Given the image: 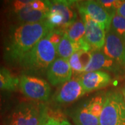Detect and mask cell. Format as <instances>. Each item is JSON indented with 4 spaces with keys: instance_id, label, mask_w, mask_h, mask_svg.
I'll return each instance as SVG.
<instances>
[{
    "instance_id": "6da1fadb",
    "label": "cell",
    "mask_w": 125,
    "mask_h": 125,
    "mask_svg": "<svg viewBox=\"0 0 125 125\" xmlns=\"http://www.w3.org/2000/svg\"><path fill=\"white\" fill-rule=\"evenodd\" d=\"M52 30L47 20L37 23H22L15 27L6 40V59L20 62L24 56Z\"/></svg>"
},
{
    "instance_id": "7a4b0ae2",
    "label": "cell",
    "mask_w": 125,
    "mask_h": 125,
    "mask_svg": "<svg viewBox=\"0 0 125 125\" xmlns=\"http://www.w3.org/2000/svg\"><path fill=\"white\" fill-rule=\"evenodd\" d=\"M47 34L24 56L20 62L23 67L29 70L40 72L47 70L54 62L57 56V46L50 41Z\"/></svg>"
},
{
    "instance_id": "3957f363",
    "label": "cell",
    "mask_w": 125,
    "mask_h": 125,
    "mask_svg": "<svg viewBox=\"0 0 125 125\" xmlns=\"http://www.w3.org/2000/svg\"><path fill=\"white\" fill-rule=\"evenodd\" d=\"M47 118V111L44 104L23 102L12 110L7 118V125H42Z\"/></svg>"
},
{
    "instance_id": "277c9868",
    "label": "cell",
    "mask_w": 125,
    "mask_h": 125,
    "mask_svg": "<svg viewBox=\"0 0 125 125\" xmlns=\"http://www.w3.org/2000/svg\"><path fill=\"white\" fill-rule=\"evenodd\" d=\"M100 125H125V100L122 94L110 92L104 97Z\"/></svg>"
},
{
    "instance_id": "5b68a950",
    "label": "cell",
    "mask_w": 125,
    "mask_h": 125,
    "mask_svg": "<svg viewBox=\"0 0 125 125\" xmlns=\"http://www.w3.org/2000/svg\"><path fill=\"white\" fill-rule=\"evenodd\" d=\"M19 88L25 97L33 101H47L51 93L50 85L46 81L27 74L20 78Z\"/></svg>"
},
{
    "instance_id": "8992f818",
    "label": "cell",
    "mask_w": 125,
    "mask_h": 125,
    "mask_svg": "<svg viewBox=\"0 0 125 125\" xmlns=\"http://www.w3.org/2000/svg\"><path fill=\"white\" fill-rule=\"evenodd\" d=\"M14 13L20 22L37 23L47 20L49 8L47 1L31 0L24 7Z\"/></svg>"
},
{
    "instance_id": "52a82bcc",
    "label": "cell",
    "mask_w": 125,
    "mask_h": 125,
    "mask_svg": "<svg viewBox=\"0 0 125 125\" xmlns=\"http://www.w3.org/2000/svg\"><path fill=\"white\" fill-rule=\"evenodd\" d=\"M76 2L80 13L88 15L93 20L99 23L105 31H108L110 30L112 19L115 13H111L108 11L98 1L90 0Z\"/></svg>"
},
{
    "instance_id": "ba28073f",
    "label": "cell",
    "mask_w": 125,
    "mask_h": 125,
    "mask_svg": "<svg viewBox=\"0 0 125 125\" xmlns=\"http://www.w3.org/2000/svg\"><path fill=\"white\" fill-rule=\"evenodd\" d=\"M103 52L118 65L125 67V39L111 29L107 31Z\"/></svg>"
},
{
    "instance_id": "9c48e42d",
    "label": "cell",
    "mask_w": 125,
    "mask_h": 125,
    "mask_svg": "<svg viewBox=\"0 0 125 125\" xmlns=\"http://www.w3.org/2000/svg\"><path fill=\"white\" fill-rule=\"evenodd\" d=\"M85 27V38L92 48L101 49L104 47L106 40V31L99 23L88 15L80 13Z\"/></svg>"
},
{
    "instance_id": "30bf717a",
    "label": "cell",
    "mask_w": 125,
    "mask_h": 125,
    "mask_svg": "<svg viewBox=\"0 0 125 125\" xmlns=\"http://www.w3.org/2000/svg\"><path fill=\"white\" fill-rule=\"evenodd\" d=\"M72 70L67 60L56 58L47 70V77L52 85L64 83L71 79Z\"/></svg>"
},
{
    "instance_id": "8fae6325",
    "label": "cell",
    "mask_w": 125,
    "mask_h": 125,
    "mask_svg": "<svg viewBox=\"0 0 125 125\" xmlns=\"http://www.w3.org/2000/svg\"><path fill=\"white\" fill-rule=\"evenodd\" d=\"M85 93L79 79H70L64 83L55 94L54 99L60 104H70L75 102Z\"/></svg>"
},
{
    "instance_id": "7c38bea8",
    "label": "cell",
    "mask_w": 125,
    "mask_h": 125,
    "mask_svg": "<svg viewBox=\"0 0 125 125\" xmlns=\"http://www.w3.org/2000/svg\"><path fill=\"white\" fill-rule=\"evenodd\" d=\"M79 81L85 93H90L107 86L111 82V77L107 72L99 70L86 72Z\"/></svg>"
},
{
    "instance_id": "4fadbf2b",
    "label": "cell",
    "mask_w": 125,
    "mask_h": 125,
    "mask_svg": "<svg viewBox=\"0 0 125 125\" xmlns=\"http://www.w3.org/2000/svg\"><path fill=\"white\" fill-rule=\"evenodd\" d=\"M76 1H47L49 10L58 13L63 20V29L66 30L76 20L77 15L73 9V5Z\"/></svg>"
},
{
    "instance_id": "5bb4252c",
    "label": "cell",
    "mask_w": 125,
    "mask_h": 125,
    "mask_svg": "<svg viewBox=\"0 0 125 125\" xmlns=\"http://www.w3.org/2000/svg\"><path fill=\"white\" fill-rule=\"evenodd\" d=\"M118 64L109 58L104 52L94 51L91 52V58L85 67L84 72L99 71V70H108L112 71L117 70Z\"/></svg>"
},
{
    "instance_id": "9a60e30c",
    "label": "cell",
    "mask_w": 125,
    "mask_h": 125,
    "mask_svg": "<svg viewBox=\"0 0 125 125\" xmlns=\"http://www.w3.org/2000/svg\"><path fill=\"white\" fill-rule=\"evenodd\" d=\"M91 58V52L79 49L72 54L68 59L72 70L76 73L84 72Z\"/></svg>"
},
{
    "instance_id": "2e32d148",
    "label": "cell",
    "mask_w": 125,
    "mask_h": 125,
    "mask_svg": "<svg viewBox=\"0 0 125 125\" xmlns=\"http://www.w3.org/2000/svg\"><path fill=\"white\" fill-rule=\"evenodd\" d=\"M73 121L76 125H100L99 119L90 112L86 104L74 112Z\"/></svg>"
},
{
    "instance_id": "e0dca14e",
    "label": "cell",
    "mask_w": 125,
    "mask_h": 125,
    "mask_svg": "<svg viewBox=\"0 0 125 125\" xmlns=\"http://www.w3.org/2000/svg\"><path fill=\"white\" fill-rule=\"evenodd\" d=\"M79 49H81L79 43L72 42L65 33L61 42L57 46V55L58 58L68 61L72 55Z\"/></svg>"
},
{
    "instance_id": "ac0fdd59",
    "label": "cell",
    "mask_w": 125,
    "mask_h": 125,
    "mask_svg": "<svg viewBox=\"0 0 125 125\" xmlns=\"http://www.w3.org/2000/svg\"><path fill=\"white\" fill-rule=\"evenodd\" d=\"M20 79L13 75L8 69L0 67V91H13L17 89Z\"/></svg>"
},
{
    "instance_id": "d6986e66",
    "label": "cell",
    "mask_w": 125,
    "mask_h": 125,
    "mask_svg": "<svg viewBox=\"0 0 125 125\" xmlns=\"http://www.w3.org/2000/svg\"><path fill=\"white\" fill-rule=\"evenodd\" d=\"M65 33L70 40L76 43H79L85 39V27L83 20H76L65 30Z\"/></svg>"
},
{
    "instance_id": "ffe728a7",
    "label": "cell",
    "mask_w": 125,
    "mask_h": 125,
    "mask_svg": "<svg viewBox=\"0 0 125 125\" xmlns=\"http://www.w3.org/2000/svg\"><path fill=\"white\" fill-rule=\"evenodd\" d=\"M111 29L118 36L125 39V18L116 13L114 14Z\"/></svg>"
},
{
    "instance_id": "44dd1931",
    "label": "cell",
    "mask_w": 125,
    "mask_h": 125,
    "mask_svg": "<svg viewBox=\"0 0 125 125\" xmlns=\"http://www.w3.org/2000/svg\"><path fill=\"white\" fill-rule=\"evenodd\" d=\"M104 101V98L102 97H96L92 99L88 103H86L90 112L94 115L97 117L99 119L102 112Z\"/></svg>"
},
{
    "instance_id": "7402d4cb",
    "label": "cell",
    "mask_w": 125,
    "mask_h": 125,
    "mask_svg": "<svg viewBox=\"0 0 125 125\" xmlns=\"http://www.w3.org/2000/svg\"><path fill=\"white\" fill-rule=\"evenodd\" d=\"M99 2L111 13H115L116 10L120 7L123 1L119 0H100Z\"/></svg>"
},
{
    "instance_id": "603a6c76",
    "label": "cell",
    "mask_w": 125,
    "mask_h": 125,
    "mask_svg": "<svg viewBox=\"0 0 125 125\" xmlns=\"http://www.w3.org/2000/svg\"><path fill=\"white\" fill-rule=\"evenodd\" d=\"M42 125H70L66 120L60 121L52 117H49Z\"/></svg>"
},
{
    "instance_id": "cb8c5ba5",
    "label": "cell",
    "mask_w": 125,
    "mask_h": 125,
    "mask_svg": "<svg viewBox=\"0 0 125 125\" xmlns=\"http://www.w3.org/2000/svg\"><path fill=\"white\" fill-rule=\"evenodd\" d=\"M6 97L5 96L4 93L0 91V114L4 111L6 108Z\"/></svg>"
},
{
    "instance_id": "d4e9b609",
    "label": "cell",
    "mask_w": 125,
    "mask_h": 125,
    "mask_svg": "<svg viewBox=\"0 0 125 125\" xmlns=\"http://www.w3.org/2000/svg\"><path fill=\"white\" fill-rule=\"evenodd\" d=\"M115 13L123 17V18H125V1H123L120 7L117 10Z\"/></svg>"
},
{
    "instance_id": "484cf974",
    "label": "cell",
    "mask_w": 125,
    "mask_h": 125,
    "mask_svg": "<svg viewBox=\"0 0 125 125\" xmlns=\"http://www.w3.org/2000/svg\"><path fill=\"white\" fill-rule=\"evenodd\" d=\"M123 94H124V98H125V88L124 89V91H123Z\"/></svg>"
}]
</instances>
